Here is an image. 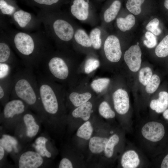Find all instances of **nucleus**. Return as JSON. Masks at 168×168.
I'll list each match as a JSON object with an SVG mask.
<instances>
[{
    "mask_svg": "<svg viewBox=\"0 0 168 168\" xmlns=\"http://www.w3.org/2000/svg\"><path fill=\"white\" fill-rule=\"evenodd\" d=\"M122 139L119 134L113 133L109 138L104 152L105 156L110 159L114 156L115 149Z\"/></svg>",
    "mask_w": 168,
    "mask_h": 168,
    "instance_id": "21",
    "label": "nucleus"
},
{
    "mask_svg": "<svg viewBox=\"0 0 168 168\" xmlns=\"http://www.w3.org/2000/svg\"><path fill=\"white\" fill-rule=\"evenodd\" d=\"M141 57V50L138 44L131 46L126 51L124 56V60L131 71L137 72L140 69Z\"/></svg>",
    "mask_w": 168,
    "mask_h": 168,
    "instance_id": "13",
    "label": "nucleus"
},
{
    "mask_svg": "<svg viewBox=\"0 0 168 168\" xmlns=\"http://www.w3.org/2000/svg\"><path fill=\"white\" fill-rule=\"evenodd\" d=\"M92 105L89 101L81 105L74 110L72 113V116L75 118H80L85 121L90 118Z\"/></svg>",
    "mask_w": 168,
    "mask_h": 168,
    "instance_id": "20",
    "label": "nucleus"
},
{
    "mask_svg": "<svg viewBox=\"0 0 168 168\" xmlns=\"http://www.w3.org/2000/svg\"><path fill=\"white\" fill-rule=\"evenodd\" d=\"M35 119L36 117L29 110L23 116L22 121L25 127L26 135L29 138L34 137L39 132L40 126Z\"/></svg>",
    "mask_w": 168,
    "mask_h": 168,
    "instance_id": "16",
    "label": "nucleus"
},
{
    "mask_svg": "<svg viewBox=\"0 0 168 168\" xmlns=\"http://www.w3.org/2000/svg\"><path fill=\"white\" fill-rule=\"evenodd\" d=\"M161 82L159 77L156 74H153L150 80L145 86V91L149 94L155 92L159 87Z\"/></svg>",
    "mask_w": 168,
    "mask_h": 168,
    "instance_id": "35",
    "label": "nucleus"
},
{
    "mask_svg": "<svg viewBox=\"0 0 168 168\" xmlns=\"http://www.w3.org/2000/svg\"><path fill=\"white\" fill-rule=\"evenodd\" d=\"M98 110L100 115L105 119H113L116 115L115 112L112 109L109 104L105 101L100 103Z\"/></svg>",
    "mask_w": 168,
    "mask_h": 168,
    "instance_id": "31",
    "label": "nucleus"
},
{
    "mask_svg": "<svg viewBox=\"0 0 168 168\" xmlns=\"http://www.w3.org/2000/svg\"><path fill=\"white\" fill-rule=\"evenodd\" d=\"M158 166L161 168H168V153L164 156L159 163L156 164L153 167Z\"/></svg>",
    "mask_w": 168,
    "mask_h": 168,
    "instance_id": "44",
    "label": "nucleus"
},
{
    "mask_svg": "<svg viewBox=\"0 0 168 168\" xmlns=\"http://www.w3.org/2000/svg\"><path fill=\"white\" fill-rule=\"evenodd\" d=\"M159 24V20L155 18L151 20L147 25L146 28L155 35H158L161 33V30L158 27Z\"/></svg>",
    "mask_w": 168,
    "mask_h": 168,
    "instance_id": "37",
    "label": "nucleus"
},
{
    "mask_svg": "<svg viewBox=\"0 0 168 168\" xmlns=\"http://www.w3.org/2000/svg\"><path fill=\"white\" fill-rule=\"evenodd\" d=\"M104 50L107 58L112 62H119L121 57L122 51L119 40L115 35L108 36L104 45Z\"/></svg>",
    "mask_w": 168,
    "mask_h": 168,
    "instance_id": "12",
    "label": "nucleus"
},
{
    "mask_svg": "<svg viewBox=\"0 0 168 168\" xmlns=\"http://www.w3.org/2000/svg\"><path fill=\"white\" fill-rule=\"evenodd\" d=\"M0 145L2 146L7 152H11L13 150V147L9 142L2 137L0 139Z\"/></svg>",
    "mask_w": 168,
    "mask_h": 168,
    "instance_id": "42",
    "label": "nucleus"
},
{
    "mask_svg": "<svg viewBox=\"0 0 168 168\" xmlns=\"http://www.w3.org/2000/svg\"><path fill=\"white\" fill-rule=\"evenodd\" d=\"M37 16L51 41L60 47L73 40L76 29L69 16L57 10H40Z\"/></svg>",
    "mask_w": 168,
    "mask_h": 168,
    "instance_id": "3",
    "label": "nucleus"
},
{
    "mask_svg": "<svg viewBox=\"0 0 168 168\" xmlns=\"http://www.w3.org/2000/svg\"><path fill=\"white\" fill-rule=\"evenodd\" d=\"M145 37L147 40L143 41L145 45L148 48H152L156 46L157 43V40L154 34L148 31L146 33Z\"/></svg>",
    "mask_w": 168,
    "mask_h": 168,
    "instance_id": "40",
    "label": "nucleus"
},
{
    "mask_svg": "<svg viewBox=\"0 0 168 168\" xmlns=\"http://www.w3.org/2000/svg\"><path fill=\"white\" fill-rule=\"evenodd\" d=\"M19 7L13 1L10 0H0V15L10 17Z\"/></svg>",
    "mask_w": 168,
    "mask_h": 168,
    "instance_id": "25",
    "label": "nucleus"
},
{
    "mask_svg": "<svg viewBox=\"0 0 168 168\" xmlns=\"http://www.w3.org/2000/svg\"><path fill=\"white\" fill-rule=\"evenodd\" d=\"M2 137L7 140L12 145L16 152H17L18 142L16 138L11 136L5 134L2 135Z\"/></svg>",
    "mask_w": 168,
    "mask_h": 168,
    "instance_id": "41",
    "label": "nucleus"
},
{
    "mask_svg": "<svg viewBox=\"0 0 168 168\" xmlns=\"http://www.w3.org/2000/svg\"><path fill=\"white\" fill-rule=\"evenodd\" d=\"M12 86V75L0 80V100L1 104L3 106L9 100Z\"/></svg>",
    "mask_w": 168,
    "mask_h": 168,
    "instance_id": "18",
    "label": "nucleus"
},
{
    "mask_svg": "<svg viewBox=\"0 0 168 168\" xmlns=\"http://www.w3.org/2000/svg\"><path fill=\"white\" fill-rule=\"evenodd\" d=\"M135 23V18L132 14H129L125 17H120L116 19L117 25L122 31L129 30L134 26Z\"/></svg>",
    "mask_w": 168,
    "mask_h": 168,
    "instance_id": "27",
    "label": "nucleus"
},
{
    "mask_svg": "<svg viewBox=\"0 0 168 168\" xmlns=\"http://www.w3.org/2000/svg\"><path fill=\"white\" fill-rule=\"evenodd\" d=\"M164 5L166 8L168 9V0H165Z\"/></svg>",
    "mask_w": 168,
    "mask_h": 168,
    "instance_id": "47",
    "label": "nucleus"
},
{
    "mask_svg": "<svg viewBox=\"0 0 168 168\" xmlns=\"http://www.w3.org/2000/svg\"><path fill=\"white\" fill-rule=\"evenodd\" d=\"M109 138L94 137L90 138L89 148L94 154H99L104 151Z\"/></svg>",
    "mask_w": 168,
    "mask_h": 168,
    "instance_id": "19",
    "label": "nucleus"
},
{
    "mask_svg": "<svg viewBox=\"0 0 168 168\" xmlns=\"http://www.w3.org/2000/svg\"><path fill=\"white\" fill-rule=\"evenodd\" d=\"M1 114V122L8 129L16 128L22 122L25 114L30 109L28 105L19 99H11L4 105Z\"/></svg>",
    "mask_w": 168,
    "mask_h": 168,
    "instance_id": "7",
    "label": "nucleus"
},
{
    "mask_svg": "<svg viewBox=\"0 0 168 168\" xmlns=\"http://www.w3.org/2000/svg\"><path fill=\"white\" fill-rule=\"evenodd\" d=\"M110 82L108 78H103L94 80L91 84L93 90L97 93L101 92L108 86Z\"/></svg>",
    "mask_w": 168,
    "mask_h": 168,
    "instance_id": "33",
    "label": "nucleus"
},
{
    "mask_svg": "<svg viewBox=\"0 0 168 168\" xmlns=\"http://www.w3.org/2000/svg\"><path fill=\"white\" fill-rule=\"evenodd\" d=\"M12 22L20 30L31 32L40 29L42 23L37 16L20 8L11 17Z\"/></svg>",
    "mask_w": 168,
    "mask_h": 168,
    "instance_id": "10",
    "label": "nucleus"
},
{
    "mask_svg": "<svg viewBox=\"0 0 168 168\" xmlns=\"http://www.w3.org/2000/svg\"><path fill=\"white\" fill-rule=\"evenodd\" d=\"M40 97L46 114L45 126L49 129L54 122V118L60 110L59 98L54 81L43 73L36 76ZM48 129V130H49Z\"/></svg>",
    "mask_w": 168,
    "mask_h": 168,
    "instance_id": "5",
    "label": "nucleus"
},
{
    "mask_svg": "<svg viewBox=\"0 0 168 168\" xmlns=\"http://www.w3.org/2000/svg\"><path fill=\"white\" fill-rule=\"evenodd\" d=\"M89 36L92 47L95 49H99L102 44L101 31L99 28L96 27L90 32Z\"/></svg>",
    "mask_w": 168,
    "mask_h": 168,
    "instance_id": "29",
    "label": "nucleus"
},
{
    "mask_svg": "<svg viewBox=\"0 0 168 168\" xmlns=\"http://www.w3.org/2000/svg\"><path fill=\"white\" fill-rule=\"evenodd\" d=\"M33 70L25 66L18 68L12 74L13 86L10 98L24 101L45 125L46 114L40 97L37 77Z\"/></svg>",
    "mask_w": 168,
    "mask_h": 168,
    "instance_id": "2",
    "label": "nucleus"
},
{
    "mask_svg": "<svg viewBox=\"0 0 168 168\" xmlns=\"http://www.w3.org/2000/svg\"><path fill=\"white\" fill-rule=\"evenodd\" d=\"M13 50L7 34L0 30V63L9 64L15 68L17 66L18 61Z\"/></svg>",
    "mask_w": 168,
    "mask_h": 168,
    "instance_id": "11",
    "label": "nucleus"
},
{
    "mask_svg": "<svg viewBox=\"0 0 168 168\" xmlns=\"http://www.w3.org/2000/svg\"><path fill=\"white\" fill-rule=\"evenodd\" d=\"M114 108L117 113L123 117V126L127 132H131L132 129V119L130 113V107L129 96L124 90L119 89L113 95Z\"/></svg>",
    "mask_w": 168,
    "mask_h": 168,
    "instance_id": "9",
    "label": "nucleus"
},
{
    "mask_svg": "<svg viewBox=\"0 0 168 168\" xmlns=\"http://www.w3.org/2000/svg\"><path fill=\"white\" fill-rule=\"evenodd\" d=\"M145 0H128L126 5L127 9L135 15H138L141 12V6Z\"/></svg>",
    "mask_w": 168,
    "mask_h": 168,
    "instance_id": "36",
    "label": "nucleus"
},
{
    "mask_svg": "<svg viewBox=\"0 0 168 168\" xmlns=\"http://www.w3.org/2000/svg\"><path fill=\"white\" fill-rule=\"evenodd\" d=\"M37 152L28 151L20 156L18 163L19 168H37L44 162V159Z\"/></svg>",
    "mask_w": 168,
    "mask_h": 168,
    "instance_id": "14",
    "label": "nucleus"
},
{
    "mask_svg": "<svg viewBox=\"0 0 168 168\" xmlns=\"http://www.w3.org/2000/svg\"><path fill=\"white\" fill-rule=\"evenodd\" d=\"M2 30L26 67L33 70L39 68L45 57L53 50L51 40L41 30L28 32L8 27Z\"/></svg>",
    "mask_w": 168,
    "mask_h": 168,
    "instance_id": "1",
    "label": "nucleus"
},
{
    "mask_svg": "<svg viewBox=\"0 0 168 168\" xmlns=\"http://www.w3.org/2000/svg\"><path fill=\"white\" fill-rule=\"evenodd\" d=\"M73 40L78 44L86 48L92 47L90 36L83 29H76Z\"/></svg>",
    "mask_w": 168,
    "mask_h": 168,
    "instance_id": "24",
    "label": "nucleus"
},
{
    "mask_svg": "<svg viewBox=\"0 0 168 168\" xmlns=\"http://www.w3.org/2000/svg\"><path fill=\"white\" fill-rule=\"evenodd\" d=\"M14 69L9 64L0 63V80L4 79L12 75V72Z\"/></svg>",
    "mask_w": 168,
    "mask_h": 168,
    "instance_id": "39",
    "label": "nucleus"
},
{
    "mask_svg": "<svg viewBox=\"0 0 168 168\" xmlns=\"http://www.w3.org/2000/svg\"><path fill=\"white\" fill-rule=\"evenodd\" d=\"M120 164L123 168H147L150 166L151 162L139 148L128 143L121 155Z\"/></svg>",
    "mask_w": 168,
    "mask_h": 168,
    "instance_id": "8",
    "label": "nucleus"
},
{
    "mask_svg": "<svg viewBox=\"0 0 168 168\" xmlns=\"http://www.w3.org/2000/svg\"><path fill=\"white\" fill-rule=\"evenodd\" d=\"M155 53L159 58H165L168 56V35L157 46Z\"/></svg>",
    "mask_w": 168,
    "mask_h": 168,
    "instance_id": "32",
    "label": "nucleus"
},
{
    "mask_svg": "<svg viewBox=\"0 0 168 168\" xmlns=\"http://www.w3.org/2000/svg\"><path fill=\"white\" fill-rule=\"evenodd\" d=\"M152 72L150 68L143 67L141 69L138 73V80L140 83L145 86L153 75Z\"/></svg>",
    "mask_w": 168,
    "mask_h": 168,
    "instance_id": "34",
    "label": "nucleus"
},
{
    "mask_svg": "<svg viewBox=\"0 0 168 168\" xmlns=\"http://www.w3.org/2000/svg\"><path fill=\"white\" fill-rule=\"evenodd\" d=\"M5 149L3 147L0 145V160L1 161L3 158L5 153Z\"/></svg>",
    "mask_w": 168,
    "mask_h": 168,
    "instance_id": "45",
    "label": "nucleus"
},
{
    "mask_svg": "<svg viewBox=\"0 0 168 168\" xmlns=\"http://www.w3.org/2000/svg\"><path fill=\"white\" fill-rule=\"evenodd\" d=\"M93 130L91 122L87 121L79 128L77 131L76 135L80 138L88 140L91 138Z\"/></svg>",
    "mask_w": 168,
    "mask_h": 168,
    "instance_id": "30",
    "label": "nucleus"
},
{
    "mask_svg": "<svg viewBox=\"0 0 168 168\" xmlns=\"http://www.w3.org/2000/svg\"><path fill=\"white\" fill-rule=\"evenodd\" d=\"M58 167L59 168H72L73 166L71 161L66 158H63L60 161Z\"/></svg>",
    "mask_w": 168,
    "mask_h": 168,
    "instance_id": "43",
    "label": "nucleus"
},
{
    "mask_svg": "<svg viewBox=\"0 0 168 168\" xmlns=\"http://www.w3.org/2000/svg\"><path fill=\"white\" fill-rule=\"evenodd\" d=\"M70 12L72 16L81 21H86L90 17L89 4L85 0H74Z\"/></svg>",
    "mask_w": 168,
    "mask_h": 168,
    "instance_id": "15",
    "label": "nucleus"
},
{
    "mask_svg": "<svg viewBox=\"0 0 168 168\" xmlns=\"http://www.w3.org/2000/svg\"><path fill=\"white\" fill-rule=\"evenodd\" d=\"M91 96V93L89 92L79 94L73 92L69 95L68 98L73 105L77 107L87 102Z\"/></svg>",
    "mask_w": 168,
    "mask_h": 168,
    "instance_id": "26",
    "label": "nucleus"
},
{
    "mask_svg": "<svg viewBox=\"0 0 168 168\" xmlns=\"http://www.w3.org/2000/svg\"><path fill=\"white\" fill-rule=\"evenodd\" d=\"M48 141V139L46 138L39 137L35 141L34 147L36 152L42 156L49 158L52 155L46 148V144Z\"/></svg>",
    "mask_w": 168,
    "mask_h": 168,
    "instance_id": "28",
    "label": "nucleus"
},
{
    "mask_svg": "<svg viewBox=\"0 0 168 168\" xmlns=\"http://www.w3.org/2000/svg\"><path fill=\"white\" fill-rule=\"evenodd\" d=\"M100 65L99 61L96 58H90L86 62L84 71L86 73L89 74L96 70Z\"/></svg>",
    "mask_w": 168,
    "mask_h": 168,
    "instance_id": "38",
    "label": "nucleus"
},
{
    "mask_svg": "<svg viewBox=\"0 0 168 168\" xmlns=\"http://www.w3.org/2000/svg\"><path fill=\"white\" fill-rule=\"evenodd\" d=\"M28 4L39 7L40 10H57L55 7L60 0H24Z\"/></svg>",
    "mask_w": 168,
    "mask_h": 168,
    "instance_id": "23",
    "label": "nucleus"
},
{
    "mask_svg": "<svg viewBox=\"0 0 168 168\" xmlns=\"http://www.w3.org/2000/svg\"><path fill=\"white\" fill-rule=\"evenodd\" d=\"M121 7V3L118 0L114 1L109 8L103 13L104 21L108 23L113 21L116 17Z\"/></svg>",
    "mask_w": 168,
    "mask_h": 168,
    "instance_id": "22",
    "label": "nucleus"
},
{
    "mask_svg": "<svg viewBox=\"0 0 168 168\" xmlns=\"http://www.w3.org/2000/svg\"><path fill=\"white\" fill-rule=\"evenodd\" d=\"M162 115L164 118L168 121V109L163 113Z\"/></svg>",
    "mask_w": 168,
    "mask_h": 168,
    "instance_id": "46",
    "label": "nucleus"
},
{
    "mask_svg": "<svg viewBox=\"0 0 168 168\" xmlns=\"http://www.w3.org/2000/svg\"><path fill=\"white\" fill-rule=\"evenodd\" d=\"M135 132L139 148L147 156L152 159L157 156L166 134L164 124L154 118L143 120L136 127Z\"/></svg>",
    "mask_w": 168,
    "mask_h": 168,
    "instance_id": "4",
    "label": "nucleus"
},
{
    "mask_svg": "<svg viewBox=\"0 0 168 168\" xmlns=\"http://www.w3.org/2000/svg\"><path fill=\"white\" fill-rule=\"evenodd\" d=\"M62 54L53 50L46 55L40 66L42 67L43 74L53 81H64L69 77V67Z\"/></svg>",
    "mask_w": 168,
    "mask_h": 168,
    "instance_id": "6",
    "label": "nucleus"
},
{
    "mask_svg": "<svg viewBox=\"0 0 168 168\" xmlns=\"http://www.w3.org/2000/svg\"><path fill=\"white\" fill-rule=\"evenodd\" d=\"M150 109L157 114L163 113L168 107V93L160 91L157 98L152 99L149 104Z\"/></svg>",
    "mask_w": 168,
    "mask_h": 168,
    "instance_id": "17",
    "label": "nucleus"
}]
</instances>
